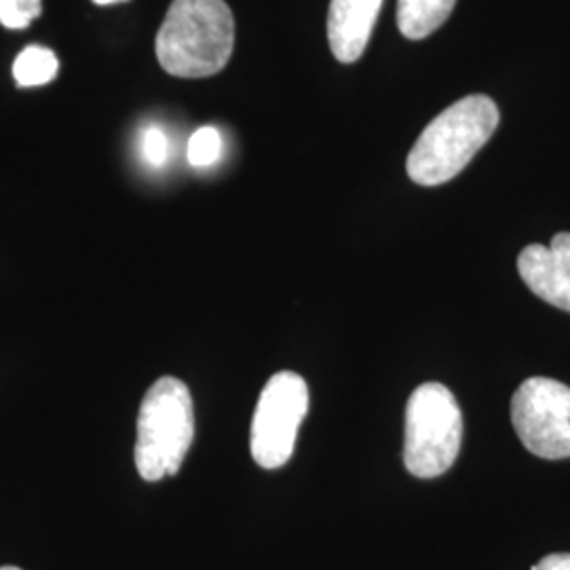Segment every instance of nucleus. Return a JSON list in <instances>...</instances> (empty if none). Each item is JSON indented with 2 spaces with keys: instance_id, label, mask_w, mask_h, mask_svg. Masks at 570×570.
Here are the masks:
<instances>
[{
  "instance_id": "obj_1",
  "label": "nucleus",
  "mask_w": 570,
  "mask_h": 570,
  "mask_svg": "<svg viewBox=\"0 0 570 570\" xmlns=\"http://www.w3.org/2000/svg\"><path fill=\"white\" fill-rule=\"evenodd\" d=\"M157 60L167 75H218L235 49V18L225 0H174L157 35Z\"/></svg>"
},
{
  "instance_id": "obj_2",
  "label": "nucleus",
  "mask_w": 570,
  "mask_h": 570,
  "mask_svg": "<svg viewBox=\"0 0 570 570\" xmlns=\"http://www.w3.org/2000/svg\"><path fill=\"white\" fill-rule=\"evenodd\" d=\"M499 127V108L489 96H468L429 122L407 155L412 183L440 186L459 176Z\"/></svg>"
},
{
  "instance_id": "obj_3",
  "label": "nucleus",
  "mask_w": 570,
  "mask_h": 570,
  "mask_svg": "<svg viewBox=\"0 0 570 570\" xmlns=\"http://www.w3.org/2000/svg\"><path fill=\"white\" fill-rule=\"evenodd\" d=\"M195 438L190 391L174 376L159 379L146 391L138 416L136 468L146 482L176 475Z\"/></svg>"
},
{
  "instance_id": "obj_4",
  "label": "nucleus",
  "mask_w": 570,
  "mask_h": 570,
  "mask_svg": "<svg viewBox=\"0 0 570 570\" xmlns=\"http://www.w3.org/2000/svg\"><path fill=\"white\" fill-rule=\"evenodd\" d=\"M463 414L449 387L425 383L406 404L404 465L414 478L446 473L461 450Z\"/></svg>"
},
{
  "instance_id": "obj_5",
  "label": "nucleus",
  "mask_w": 570,
  "mask_h": 570,
  "mask_svg": "<svg viewBox=\"0 0 570 570\" xmlns=\"http://www.w3.org/2000/svg\"><path fill=\"white\" fill-rule=\"evenodd\" d=\"M306 412L305 379L287 370L273 374L261 393L249 435L252 456L261 468L279 469L289 461Z\"/></svg>"
},
{
  "instance_id": "obj_6",
  "label": "nucleus",
  "mask_w": 570,
  "mask_h": 570,
  "mask_svg": "<svg viewBox=\"0 0 570 570\" xmlns=\"http://www.w3.org/2000/svg\"><path fill=\"white\" fill-rule=\"evenodd\" d=\"M511 423L524 449L541 459L570 456V387L532 376L511 397Z\"/></svg>"
},
{
  "instance_id": "obj_7",
  "label": "nucleus",
  "mask_w": 570,
  "mask_h": 570,
  "mask_svg": "<svg viewBox=\"0 0 570 570\" xmlns=\"http://www.w3.org/2000/svg\"><path fill=\"white\" fill-rule=\"evenodd\" d=\"M518 273L541 301L570 313V233L546 245H529L518 256Z\"/></svg>"
},
{
  "instance_id": "obj_8",
  "label": "nucleus",
  "mask_w": 570,
  "mask_h": 570,
  "mask_svg": "<svg viewBox=\"0 0 570 570\" xmlns=\"http://www.w3.org/2000/svg\"><path fill=\"white\" fill-rule=\"evenodd\" d=\"M383 0H330L327 42L343 63L360 60L379 20Z\"/></svg>"
},
{
  "instance_id": "obj_9",
  "label": "nucleus",
  "mask_w": 570,
  "mask_h": 570,
  "mask_svg": "<svg viewBox=\"0 0 570 570\" xmlns=\"http://www.w3.org/2000/svg\"><path fill=\"white\" fill-rule=\"evenodd\" d=\"M456 0H397V28L410 41H421L442 28Z\"/></svg>"
},
{
  "instance_id": "obj_10",
  "label": "nucleus",
  "mask_w": 570,
  "mask_h": 570,
  "mask_svg": "<svg viewBox=\"0 0 570 570\" xmlns=\"http://www.w3.org/2000/svg\"><path fill=\"white\" fill-rule=\"evenodd\" d=\"M60 61L56 53L47 47H26L13 63V77L20 87H39L58 77Z\"/></svg>"
},
{
  "instance_id": "obj_11",
  "label": "nucleus",
  "mask_w": 570,
  "mask_h": 570,
  "mask_svg": "<svg viewBox=\"0 0 570 570\" xmlns=\"http://www.w3.org/2000/svg\"><path fill=\"white\" fill-rule=\"evenodd\" d=\"M220 157H223V136L216 127L207 125L190 136L186 146V159L193 167L197 169L212 167L220 161Z\"/></svg>"
},
{
  "instance_id": "obj_12",
  "label": "nucleus",
  "mask_w": 570,
  "mask_h": 570,
  "mask_svg": "<svg viewBox=\"0 0 570 570\" xmlns=\"http://www.w3.org/2000/svg\"><path fill=\"white\" fill-rule=\"evenodd\" d=\"M42 0H0V26L26 30L41 16Z\"/></svg>"
},
{
  "instance_id": "obj_13",
  "label": "nucleus",
  "mask_w": 570,
  "mask_h": 570,
  "mask_svg": "<svg viewBox=\"0 0 570 570\" xmlns=\"http://www.w3.org/2000/svg\"><path fill=\"white\" fill-rule=\"evenodd\" d=\"M142 157L146 164L153 167H164L169 157V140L164 129L157 125H150L142 136Z\"/></svg>"
},
{
  "instance_id": "obj_14",
  "label": "nucleus",
  "mask_w": 570,
  "mask_h": 570,
  "mask_svg": "<svg viewBox=\"0 0 570 570\" xmlns=\"http://www.w3.org/2000/svg\"><path fill=\"white\" fill-rule=\"evenodd\" d=\"M532 570H570V553L546 556L543 560H539V564L532 567Z\"/></svg>"
},
{
  "instance_id": "obj_15",
  "label": "nucleus",
  "mask_w": 570,
  "mask_h": 570,
  "mask_svg": "<svg viewBox=\"0 0 570 570\" xmlns=\"http://www.w3.org/2000/svg\"><path fill=\"white\" fill-rule=\"evenodd\" d=\"M91 2H96V4H100V7H108V4H117V2H127V0H91Z\"/></svg>"
},
{
  "instance_id": "obj_16",
  "label": "nucleus",
  "mask_w": 570,
  "mask_h": 570,
  "mask_svg": "<svg viewBox=\"0 0 570 570\" xmlns=\"http://www.w3.org/2000/svg\"><path fill=\"white\" fill-rule=\"evenodd\" d=\"M0 570H21L18 567H0Z\"/></svg>"
}]
</instances>
